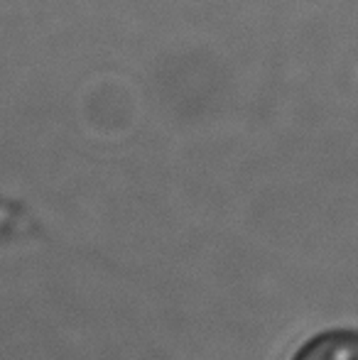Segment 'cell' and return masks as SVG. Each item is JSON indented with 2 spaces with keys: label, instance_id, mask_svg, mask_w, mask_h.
<instances>
[{
  "label": "cell",
  "instance_id": "6da1fadb",
  "mask_svg": "<svg viewBox=\"0 0 358 360\" xmlns=\"http://www.w3.org/2000/svg\"><path fill=\"white\" fill-rule=\"evenodd\" d=\"M287 360H358V328H321L295 346Z\"/></svg>",
  "mask_w": 358,
  "mask_h": 360
}]
</instances>
